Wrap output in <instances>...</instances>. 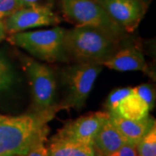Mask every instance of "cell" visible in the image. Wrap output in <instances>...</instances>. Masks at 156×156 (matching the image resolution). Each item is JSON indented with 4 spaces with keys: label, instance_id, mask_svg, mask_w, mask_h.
I'll use <instances>...</instances> for the list:
<instances>
[{
    "label": "cell",
    "instance_id": "cell-13",
    "mask_svg": "<svg viewBox=\"0 0 156 156\" xmlns=\"http://www.w3.org/2000/svg\"><path fill=\"white\" fill-rule=\"evenodd\" d=\"M150 110L146 101L137 95L132 88L131 92L119 103L115 114L128 120H141L149 115Z\"/></svg>",
    "mask_w": 156,
    "mask_h": 156
},
{
    "label": "cell",
    "instance_id": "cell-6",
    "mask_svg": "<svg viewBox=\"0 0 156 156\" xmlns=\"http://www.w3.org/2000/svg\"><path fill=\"white\" fill-rule=\"evenodd\" d=\"M23 64L30 84L35 111H57L54 104L56 84L53 70L30 58H24Z\"/></svg>",
    "mask_w": 156,
    "mask_h": 156
},
{
    "label": "cell",
    "instance_id": "cell-2",
    "mask_svg": "<svg viewBox=\"0 0 156 156\" xmlns=\"http://www.w3.org/2000/svg\"><path fill=\"white\" fill-rule=\"evenodd\" d=\"M119 38L98 28L76 26L65 31L64 48L68 58L76 62L101 64L115 53Z\"/></svg>",
    "mask_w": 156,
    "mask_h": 156
},
{
    "label": "cell",
    "instance_id": "cell-7",
    "mask_svg": "<svg viewBox=\"0 0 156 156\" xmlns=\"http://www.w3.org/2000/svg\"><path fill=\"white\" fill-rule=\"evenodd\" d=\"M4 22L6 33L11 35L37 27L55 25L59 23V18L50 6L37 4L18 9L5 18Z\"/></svg>",
    "mask_w": 156,
    "mask_h": 156
},
{
    "label": "cell",
    "instance_id": "cell-19",
    "mask_svg": "<svg viewBox=\"0 0 156 156\" xmlns=\"http://www.w3.org/2000/svg\"><path fill=\"white\" fill-rule=\"evenodd\" d=\"M21 8L18 0H0V19H5Z\"/></svg>",
    "mask_w": 156,
    "mask_h": 156
},
{
    "label": "cell",
    "instance_id": "cell-12",
    "mask_svg": "<svg viewBox=\"0 0 156 156\" xmlns=\"http://www.w3.org/2000/svg\"><path fill=\"white\" fill-rule=\"evenodd\" d=\"M128 142L108 117L101 124L93 141L95 150L102 155H108Z\"/></svg>",
    "mask_w": 156,
    "mask_h": 156
},
{
    "label": "cell",
    "instance_id": "cell-5",
    "mask_svg": "<svg viewBox=\"0 0 156 156\" xmlns=\"http://www.w3.org/2000/svg\"><path fill=\"white\" fill-rule=\"evenodd\" d=\"M101 64L76 62L62 70V80L67 88V96L59 106L61 108L81 109L84 107L96 79L101 71Z\"/></svg>",
    "mask_w": 156,
    "mask_h": 156
},
{
    "label": "cell",
    "instance_id": "cell-24",
    "mask_svg": "<svg viewBox=\"0 0 156 156\" xmlns=\"http://www.w3.org/2000/svg\"><path fill=\"white\" fill-rule=\"evenodd\" d=\"M95 156H104V155L101 154H99V153H97V152L95 151Z\"/></svg>",
    "mask_w": 156,
    "mask_h": 156
},
{
    "label": "cell",
    "instance_id": "cell-21",
    "mask_svg": "<svg viewBox=\"0 0 156 156\" xmlns=\"http://www.w3.org/2000/svg\"><path fill=\"white\" fill-rule=\"evenodd\" d=\"M104 156H137L136 145L130 142H127L116 151Z\"/></svg>",
    "mask_w": 156,
    "mask_h": 156
},
{
    "label": "cell",
    "instance_id": "cell-25",
    "mask_svg": "<svg viewBox=\"0 0 156 156\" xmlns=\"http://www.w3.org/2000/svg\"><path fill=\"white\" fill-rule=\"evenodd\" d=\"M141 1H143V2H145L146 4H147V1H148V0H141Z\"/></svg>",
    "mask_w": 156,
    "mask_h": 156
},
{
    "label": "cell",
    "instance_id": "cell-20",
    "mask_svg": "<svg viewBox=\"0 0 156 156\" xmlns=\"http://www.w3.org/2000/svg\"><path fill=\"white\" fill-rule=\"evenodd\" d=\"M47 140H41L35 143L26 154L23 156H49L48 147L45 146V141Z\"/></svg>",
    "mask_w": 156,
    "mask_h": 156
},
{
    "label": "cell",
    "instance_id": "cell-18",
    "mask_svg": "<svg viewBox=\"0 0 156 156\" xmlns=\"http://www.w3.org/2000/svg\"><path fill=\"white\" fill-rule=\"evenodd\" d=\"M133 90L143 100L146 101V102L148 104L151 110L154 108V103H155V92L153 86H151L149 84H141V85L133 88Z\"/></svg>",
    "mask_w": 156,
    "mask_h": 156
},
{
    "label": "cell",
    "instance_id": "cell-26",
    "mask_svg": "<svg viewBox=\"0 0 156 156\" xmlns=\"http://www.w3.org/2000/svg\"><path fill=\"white\" fill-rule=\"evenodd\" d=\"M0 156H16V155H3V154H0Z\"/></svg>",
    "mask_w": 156,
    "mask_h": 156
},
{
    "label": "cell",
    "instance_id": "cell-11",
    "mask_svg": "<svg viewBox=\"0 0 156 156\" xmlns=\"http://www.w3.org/2000/svg\"><path fill=\"white\" fill-rule=\"evenodd\" d=\"M109 118L128 142L134 145H137L152 127L155 125V120L149 115L141 120H128L117 114H109Z\"/></svg>",
    "mask_w": 156,
    "mask_h": 156
},
{
    "label": "cell",
    "instance_id": "cell-10",
    "mask_svg": "<svg viewBox=\"0 0 156 156\" xmlns=\"http://www.w3.org/2000/svg\"><path fill=\"white\" fill-rule=\"evenodd\" d=\"M107 68L120 72L142 71L147 72L148 68L142 52L135 47H126L115 52L101 63Z\"/></svg>",
    "mask_w": 156,
    "mask_h": 156
},
{
    "label": "cell",
    "instance_id": "cell-9",
    "mask_svg": "<svg viewBox=\"0 0 156 156\" xmlns=\"http://www.w3.org/2000/svg\"><path fill=\"white\" fill-rule=\"evenodd\" d=\"M126 32H133L145 15L147 5L141 0H95Z\"/></svg>",
    "mask_w": 156,
    "mask_h": 156
},
{
    "label": "cell",
    "instance_id": "cell-4",
    "mask_svg": "<svg viewBox=\"0 0 156 156\" xmlns=\"http://www.w3.org/2000/svg\"><path fill=\"white\" fill-rule=\"evenodd\" d=\"M59 2L63 17L76 26L98 28L117 38L126 33L95 0H59Z\"/></svg>",
    "mask_w": 156,
    "mask_h": 156
},
{
    "label": "cell",
    "instance_id": "cell-23",
    "mask_svg": "<svg viewBox=\"0 0 156 156\" xmlns=\"http://www.w3.org/2000/svg\"><path fill=\"white\" fill-rule=\"evenodd\" d=\"M38 1L39 0H18L19 4L21 5V8L37 5V4H38Z\"/></svg>",
    "mask_w": 156,
    "mask_h": 156
},
{
    "label": "cell",
    "instance_id": "cell-8",
    "mask_svg": "<svg viewBox=\"0 0 156 156\" xmlns=\"http://www.w3.org/2000/svg\"><path fill=\"white\" fill-rule=\"evenodd\" d=\"M108 117L107 111L89 113L68 122L52 138L93 146L95 134Z\"/></svg>",
    "mask_w": 156,
    "mask_h": 156
},
{
    "label": "cell",
    "instance_id": "cell-14",
    "mask_svg": "<svg viewBox=\"0 0 156 156\" xmlns=\"http://www.w3.org/2000/svg\"><path fill=\"white\" fill-rule=\"evenodd\" d=\"M48 151L49 156H95L93 146L54 138L50 140Z\"/></svg>",
    "mask_w": 156,
    "mask_h": 156
},
{
    "label": "cell",
    "instance_id": "cell-22",
    "mask_svg": "<svg viewBox=\"0 0 156 156\" xmlns=\"http://www.w3.org/2000/svg\"><path fill=\"white\" fill-rule=\"evenodd\" d=\"M6 37H7V33H6L4 19H0V44L2 43V41L5 39Z\"/></svg>",
    "mask_w": 156,
    "mask_h": 156
},
{
    "label": "cell",
    "instance_id": "cell-27",
    "mask_svg": "<svg viewBox=\"0 0 156 156\" xmlns=\"http://www.w3.org/2000/svg\"><path fill=\"white\" fill-rule=\"evenodd\" d=\"M0 116H1V115H0Z\"/></svg>",
    "mask_w": 156,
    "mask_h": 156
},
{
    "label": "cell",
    "instance_id": "cell-15",
    "mask_svg": "<svg viewBox=\"0 0 156 156\" xmlns=\"http://www.w3.org/2000/svg\"><path fill=\"white\" fill-rule=\"evenodd\" d=\"M137 156H156V124L136 145Z\"/></svg>",
    "mask_w": 156,
    "mask_h": 156
},
{
    "label": "cell",
    "instance_id": "cell-17",
    "mask_svg": "<svg viewBox=\"0 0 156 156\" xmlns=\"http://www.w3.org/2000/svg\"><path fill=\"white\" fill-rule=\"evenodd\" d=\"M132 88H121L115 89L108 95L105 102L107 112L109 114H115L116 112L119 103L131 92Z\"/></svg>",
    "mask_w": 156,
    "mask_h": 156
},
{
    "label": "cell",
    "instance_id": "cell-16",
    "mask_svg": "<svg viewBox=\"0 0 156 156\" xmlns=\"http://www.w3.org/2000/svg\"><path fill=\"white\" fill-rule=\"evenodd\" d=\"M15 82L14 69L2 54H0V92L7 91L13 86Z\"/></svg>",
    "mask_w": 156,
    "mask_h": 156
},
{
    "label": "cell",
    "instance_id": "cell-1",
    "mask_svg": "<svg viewBox=\"0 0 156 156\" xmlns=\"http://www.w3.org/2000/svg\"><path fill=\"white\" fill-rule=\"evenodd\" d=\"M55 110L0 116V154L23 156L41 140H47L48 122Z\"/></svg>",
    "mask_w": 156,
    "mask_h": 156
},
{
    "label": "cell",
    "instance_id": "cell-3",
    "mask_svg": "<svg viewBox=\"0 0 156 156\" xmlns=\"http://www.w3.org/2000/svg\"><path fill=\"white\" fill-rule=\"evenodd\" d=\"M66 30L54 27L50 30L20 31L9 35L8 41L29 52L31 56L48 62L68 60L64 48Z\"/></svg>",
    "mask_w": 156,
    "mask_h": 156
}]
</instances>
